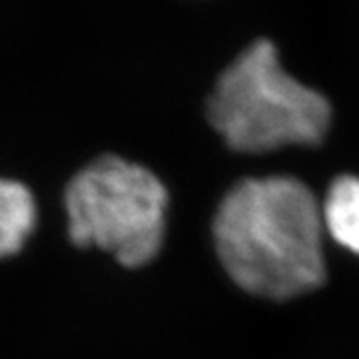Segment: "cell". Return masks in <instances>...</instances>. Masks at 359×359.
I'll return each instance as SVG.
<instances>
[{
    "label": "cell",
    "instance_id": "cell-2",
    "mask_svg": "<svg viewBox=\"0 0 359 359\" xmlns=\"http://www.w3.org/2000/svg\"><path fill=\"white\" fill-rule=\"evenodd\" d=\"M208 118L233 150L269 152L321 142L332 108L323 94L290 76L276 46L262 39L219 74Z\"/></svg>",
    "mask_w": 359,
    "mask_h": 359
},
{
    "label": "cell",
    "instance_id": "cell-3",
    "mask_svg": "<svg viewBox=\"0 0 359 359\" xmlns=\"http://www.w3.org/2000/svg\"><path fill=\"white\" fill-rule=\"evenodd\" d=\"M68 236L100 248L126 268L148 264L166 231L168 192L148 168L102 156L70 180L65 194Z\"/></svg>",
    "mask_w": 359,
    "mask_h": 359
},
{
    "label": "cell",
    "instance_id": "cell-4",
    "mask_svg": "<svg viewBox=\"0 0 359 359\" xmlns=\"http://www.w3.org/2000/svg\"><path fill=\"white\" fill-rule=\"evenodd\" d=\"M36 226V202L25 184L0 178V257L20 252Z\"/></svg>",
    "mask_w": 359,
    "mask_h": 359
},
{
    "label": "cell",
    "instance_id": "cell-1",
    "mask_svg": "<svg viewBox=\"0 0 359 359\" xmlns=\"http://www.w3.org/2000/svg\"><path fill=\"white\" fill-rule=\"evenodd\" d=\"M323 228L313 192L290 176L238 182L214 218L216 248L231 280L273 299L306 294L323 282Z\"/></svg>",
    "mask_w": 359,
    "mask_h": 359
},
{
    "label": "cell",
    "instance_id": "cell-5",
    "mask_svg": "<svg viewBox=\"0 0 359 359\" xmlns=\"http://www.w3.org/2000/svg\"><path fill=\"white\" fill-rule=\"evenodd\" d=\"M323 226L339 245L359 256V178L339 176L321 205Z\"/></svg>",
    "mask_w": 359,
    "mask_h": 359
}]
</instances>
